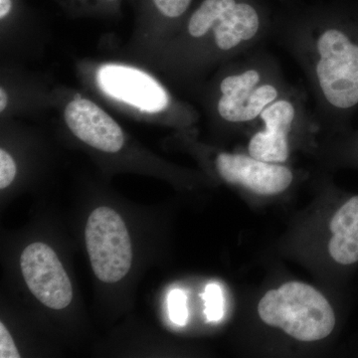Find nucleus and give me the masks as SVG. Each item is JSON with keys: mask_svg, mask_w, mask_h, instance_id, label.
<instances>
[{"mask_svg": "<svg viewBox=\"0 0 358 358\" xmlns=\"http://www.w3.org/2000/svg\"><path fill=\"white\" fill-rule=\"evenodd\" d=\"M275 36L307 79L320 127L341 128L358 109V13L315 4L275 16Z\"/></svg>", "mask_w": 358, "mask_h": 358, "instance_id": "f257e3e1", "label": "nucleus"}, {"mask_svg": "<svg viewBox=\"0 0 358 358\" xmlns=\"http://www.w3.org/2000/svg\"><path fill=\"white\" fill-rule=\"evenodd\" d=\"M275 16L261 0H202L185 24L192 61H231L272 36Z\"/></svg>", "mask_w": 358, "mask_h": 358, "instance_id": "f03ea898", "label": "nucleus"}, {"mask_svg": "<svg viewBox=\"0 0 358 358\" xmlns=\"http://www.w3.org/2000/svg\"><path fill=\"white\" fill-rule=\"evenodd\" d=\"M292 86L279 61L261 46L224 68L211 96L212 112L228 128H253L264 110Z\"/></svg>", "mask_w": 358, "mask_h": 358, "instance_id": "7ed1b4c3", "label": "nucleus"}, {"mask_svg": "<svg viewBox=\"0 0 358 358\" xmlns=\"http://www.w3.org/2000/svg\"><path fill=\"white\" fill-rule=\"evenodd\" d=\"M252 131L248 154L273 164H286L296 141L308 140L320 128L307 93L298 86L271 103Z\"/></svg>", "mask_w": 358, "mask_h": 358, "instance_id": "20e7f679", "label": "nucleus"}, {"mask_svg": "<svg viewBox=\"0 0 358 358\" xmlns=\"http://www.w3.org/2000/svg\"><path fill=\"white\" fill-rule=\"evenodd\" d=\"M268 326L279 327L301 341L326 338L336 326V315L327 299L310 285L289 282L268 291L258 306Z\"/></svg>", "mask_w": 358, "mask_h": 358, "instance_id": "39448f33", "label": "nucleus"}, {"mask_svg": "<svg viewBox=\"0 0 358 358\" xmlns=\"http://www.w3.org/2000/svg\"><path fill=\"white\" fill-rule=\"evenodd\" d=\"M85 240L92 268L100 281L117 282L128 274L133 261L131 237L117 211L106 206L92 211Z\"/></svg>", "mask_w": 358, "mask_h": 358, "instance_id": "423d86ee", "label": "nucleus"}, {"mask_svg": "<svg viewBox=\"0 0 358 358\" xmlns=\"http://www.w3.org/2000/svg\"><path fill=\"white\" fill-rule=\"evenodd\" d=\"M26 285L37 300L53 310L67 308L73 300L69 277L53 249L44 243L30 244L20 258Z\"/></svg>", "mask_w": 358, "mask_h": 358, "instance_id": "0eeeda50", "label": "nucleus"}, {"mask_svg": "<svg viewBox=\"0 0 358 358\" xmlns=\"http://www.w3.org/2000/svg\"><path fill=\"white\" fill-rule=\"evenodd\" d=\"M214 166L225 182L258 195H275L286 192L294 178V171L286 164L263 162L249 154L218 152Z\"/></svg>", "mask_w": 358, "mask_h": 358, "instance_id": "6e6552de", "label": "nucleus"}, {"mask_svg": "<svg viewBox=\"0 0 358 358\" xmlns=\"http://www.w3.org/2000/svg\"><path fill=\"white\" fill-rule=\"evenodd\" d=\"M96 81L106 95L143 112H162L171 102L166 89L157 80L129 66L103 65L98 71Z\"/></svg>", "mask_w": 358, "mask_h": 358, "instance_id": "1a4fd4ad", "label": "nucleus"}, {"mask_svg": "<svg viewBox=\"0 0 358 358\" xmlns=\"http://www.w3.org/2000/svg\"><path fill=\"white\" fill-rule=\"evenodd\" d=\"M65 121L76 138L101 152L115 154L124 145V136L119 124L87 99H75L68 103Z\"/></svg>", "mask_w": 358, "mask_h": 358, "instance_id": "9d476101", "label": "nucleus"}, {"mask_svg": "<svg viewBox=\"0 0 358 358\" xmlns=\"http://www.w3.org/2000/svg\"><path fill=\"white\" fill-rule=\"evenodd\" d=\"M329 244L331 258L341 265L358 262V195L343 204L331 221Z\"/></svg>", "mask_w": 358, "mask_h": 358, "instance_id": "9b49d317", "label": "nucleus"}, {"mask_svg": "<svg viewBox=\"0 0 358 358\" xmlns=\"http://www.w3.org/2000/svg\"><path fill=\"white\" fill-rule=\"evenodd\" d=\"M204 300V313L208 322H219L224 315L222 289L217 284H208L202 294Z\"/></svg>", "mask_w": 358, "mask_h": 358, "instance_id": "f8f14e48", "label": "nucleus"}, {"mask_svg": "<svg viewBox=\"0 0 358 358\" xmlns=\"http://www.w3.org/2000/svg\"><path fill=\"white\" fill-rule=\"evenodd\" d=\"M169 317L178 326H185L188 320L187 296L182 289H174L169 294Z\"/></svg>", "mask_w": 358, "mask_h": 358, "instance_id": "ddd939ff", "label": "nucleus"}, {"mask_svg": "<svg viewBox=\"0 0 358 358\" xmlns=\"http://www.w3.org/2000/svg\"><path fill=\"white\" fill-rule=\"evenodd\" d=\"M157 10L169 20H179L189 10L193 0H152Z\"/></svg>", "mask_w": 358, "mask_h": 358, "instance_id": "4468645a", "label": "nucleus"}, {"mask_svg": "<svg viewBox=\"0 0 358 358\" xmlns=\"http://www.w3.org/2000/svg\"><path fill=\"white\" fill-rule=\"evenodd\" d=\"M16 176V164L6 150H0V188L6 189L13 183Z\"/></svg>", "mask_w": 358, "mask_h": 358, "instance_id": "2eb2a0df", "label": "nucleus"}, {"mask_svg": "<svg viewBox=\"0 0 358 358\" xmlns=\"http://www.w3.org/2000/svg\"><path fill=\"white\" fill-rule=\"evenodd\" d=\"M0 357L20 358V353L3 322L0 324Z\"/></svg>", "mask_w": 358, "mask_h": 358, "instance_id": "dca6fc26", "label": "nucleus"}, {"mask_svg": "<svg viewBox=\"0 0 358 358\" xmlns=\"http://www.w3.org/2000/svg\"><path fill=\"white\" fill-rule=\"evenodd\" d=\"M13 8V1L11 0H0V18L3 20Z\"/></svg>", "mask_w": 358, "mask_h": 358, "instance_id": "f3484780", "label": "nucleus"}, {"mask_svg": "<svg viewBox=\"0 0 358 358\" xmlns=\"http://www.w3.org/2000/svg\"><path fill=\"white\" fill-rule=\"evenodd\" d=\"M7 103H8V96L3 88L0 89V110L3 112L6 110Z\"/></svg>", "mask_w": 358, "mask_h": 358, "instance_id": "a211bd4d", "label": "nucleus"}, {"mask_svg": "<svg viewBox=\"0 0 358 358\" xmlns=\"http://www.w3.org/2000/svg\"><path fill=\"white\" fill-rule=\"evenodd\" d=\"M282 1H289V0H282Z\"/></svg>", "mask_w": 358, "mask_h": 358, "instance_id": "6ab92c4d", "label": "nucleus"}, {"mask_svg": "<svg viewBox=\"0 0 358 358\" xmlns=\"http://www.w3.org/2000/svg\"><path fill=\"white\" fill-rule=\"evenodd\" d=\"M110 1H115V0H110Z\"/></svg>", "mask_w": 358, "mask_h": 358, "instance_id": "aec40b11", "label": "nucleus"}, {"mask_svg": "<svg viewBox=\"0 0 358 358\" xmlns=\"http://www.w3.org/2000/svg\"><path fill=\"white\" fill-rule=\"evenodd\" d=\"M357 141H358V138H357Z\"/></svg>", "mask_w": 358, "mask_h": 358, "instance_id": "412c9836", "label": "nucleus"}]
</instances>
